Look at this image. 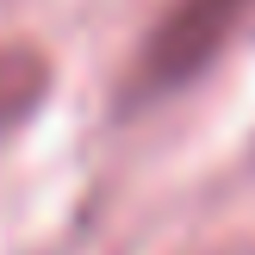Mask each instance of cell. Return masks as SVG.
I'll use <instances>...</instances> for the list:
<instances>
[{"label":"cell","mask_w":255,"mask_h":255,"mask_svg":"<svg viewBox=\"0 0 255 255\" xmlns=\"http://www.w3.org/2000/svg\"><path fill=\"white\" fill-rule=\"evenodd\" d=\"M249 12L255 0H168V12L149 25L131 62V100H162L199 81L224 56V44L249 25Z\"/></svg>","instance_id":"cell-1"},{"label":"cell","mask_w":255,"mask_h":255,"mask_svg":"<svg viewBox=\"0 0 255 255\" xmlns=\"http://www.w3.org/2000/svg\"><path fill=\"white\" fill-rule=\"evenodd\" d=\"M50 94V62L25 44H0V131H19Z\"/></svg>","instance_id":"cell-2"}]
</instances>
